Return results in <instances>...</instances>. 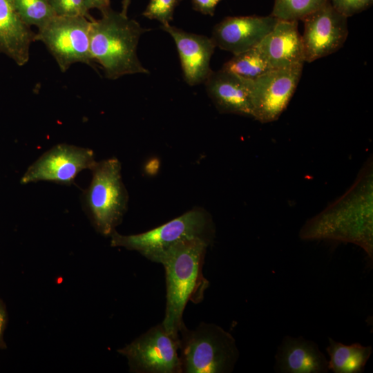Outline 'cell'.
Masks as SVG:
<instances>
[{"label":"cell","mask_w":373,"mask_h":373,"mask_svg":"<svg viewBox=\"0 0 373 373\" xmlns=\"http://www.w3.org/2000/svg\"><path fill=\"white\" fill-rule=\"evenodd\" d=\"M358 177L342 198L308 220L300 231L305 240H334L361 247L373 260L372 169Z\"/></svg>","instance_id":"obj_1"},{"label":"cell","mask_w":373,"mask_h":373,"mask_svg":"<svg viewBox=\"0 0 373 373\" xmlns=\"http://www.w3.org/2000/svg\"><path fill=\"white\" fill-rule=\"evenodd\" d=\"M303 21L302 41L307 62L336 52L347 38V18L336 10L329 0Z\"/></svg>","instance_id":"obj_11"},{"label":"cell","mask_w":373,"mask_h":373,"mask_svg":"<svg viewBox=\"0 0 373 373\" xmlns=\"http://www.w3.org/2000/svg\"><path fill=\"white\" fill-rule=\"evenodd\" d=\"M161 28L174 40L185 82L191 86L204 83L212 71L210 61L216 48L211 38L170 24Z\"/></svg>","instance_id":"obj_13"},{"label":"cell","mask_w":373,"mask_h":373,"mask_svg":"<svg viewBox=\"0 0 373 373\" xmlns=\"http://www.w3.org/2000/svg\"><path fill=\"white\" fill-rule=\"evenodd\" d=\"M21 19L29 27L40 28L57 16L48 0H15Z\"/></svg>","instance_id":"obj_21"},{"label":"cell","mask_w":373,"mask_h":373,"mask_svg":"<svg viewBox=\"0 0 373 373\" xmlns=\"http://www.w3.org/2000/svg\"><path fill=\"white\" fill-rule=\"evenodd\" d=\"M278 20L271 15L227 17L214 26L211 38L216 47L236 55L258 46Z\"/></svg>","instance_id":"obj_12"},{"label":"cell","mask_w":373,"mask_h":373,"mask_svg":"<svg viewBox=\"0 0 373 373\" xmlns=\"http://www.w3.org/2000/svg\"><path fill=\"white\" fill-rule=\"evenodd\" d=\"M178 341L181 373H229L239 358L233 336L214 323L190 329L183 323Z\"/></svg>","instance_id":"obj_4"},{"label":"cell","mask_w":373,"mask_h":373,"mask_svg":"<svg viewBox=\"0 0 373 373\" xmlns=\"http://www.w3.org/2000/svg\"><path fill=\"white\" fill-rule=\"evenodd\" d=\"M328 0H275L271 16L278 20H303Z\"/></svg>","instance_id":"obj_20"},{"label":"cell","mask_w":373,"mask_h":373,"mask_svg":"<svg viewBox=\"0 0 373 373\" xmlns=\"http://www.w3.org/2000/svg\"><path fill=\"white\" fill-rule=\"evenodd\" d=\"M8 322V314L6 306L0 299V349H6V345L3 340V334Z\"/></svg>","instance_id":"obj_26"},{"label":"cell","mask_w":373,"mask_h":373,"mask_svg":"<svg viewBox=\"0 0 373 373\" xmlns=\"http://www.w3.org/2000/svg\"><path fill=\"white\" fill-rule=\"evenodd\" d=\"M182 0H150L142 15L149 19L160 22L162 26H167L173 19V13L177 6Z\"/></svg>","instance_id":"obj_22"},{"label":"cell","mask_w":373,"mask_h":373,"mask_svg":"<svg viewBox=\"0 0 373 373\" xmlns=\"http://www.w3.org/2000/svg\"><path fill=\"white\" fill-rule=\"evenodd\" d=\"M275 371L282 373H325L328 360L312 341L285 336L276 354Z\"/></svg>","instance_id":"obj_16"},{"label":"cell","mask_w":373,"mask_h":373,"mask_svg":"<svg viewBox=\"0 0 373 373\" xmlns=\"http://www.w3.org/2000/svg\"><path fill=\"white\" fill-rule=\"evenodd\" d=\"M91 21L84 17L55 16L38 29L35 41L44 44L63 73L78 62L95 68L90 53Z\"/></svg>","instance_id":"obj_7"},{"label":"cell","mask_w":373,"mask_h":373,"mask_svg":"<svg viewBox=\"0 0 373 373\" xmlns=\"http://www.w3.org/2000/svg\"><path fill=\"white\" fill-rule=\"evenodd\" d=\"M146 31L135 20L111 8L91 21L90 56L106 78L115 80L126 75L149 73L137 55L139 39Z\"/></svg>","instance_id":"obj_3"},{"label":"cell","mask_w":373,"mask_h":373,"mask_svg":"<svg viewBox=\"0 0 373 373\" xmlns=\"http://www.w3.org/2000/svg\"><path fill=\"white\" fill-rule=\"evenodd\" d=\"M121 164L116 157L97 162L90 170L92 180L84 193V202L97 230L110 236L126 211L128 193L123 184Z\"/></svg>","instance_id":"obj_6"},{"label":"cell","mask_w":373,"mask_h":373,"mask_svg":"<svg viewBox=\"0 0 373 373\" xmlns=\"http://www.w3.org/2000/svg\"><path fill=\"white\" fill-rule=\"evenodd\" d=\"M251 80L221 68L212 70L204 84L209 97L220 113L252 117Z\"/></svg>","instance_id":"obj_14"},{"label":"cell","mask_w":373,"mask_h":373,"mask_svg":"<svg viewBox=\"0 0 373 373\" xmlns=\"http://www.w3.org/2000/svg\"><path fill=\"white\" fill-rule=\"evenodd\" d=\"M215 229L211 216L202 209H193L149 231L122 235L114 231L111 245L136 251L155 262L162 252L183 240L200 238L211 243Z\"/></svg>","instance_id":"obj_5"},{"label":"cell","mask_w":373,"mask_h":373,"mask_svg":"<svg viewBox=\"0 0 373 373\" xmlns=\"http://www.w3.org/2000/svg\"><path fill=\"white\" fill-rule=\"evenodd\" d=\"M117 352L136 373H181L178 337L157 324Z\"/></svg>","instance_id":"obj_8"},{"label":"cell","mask_w":373,"mask_h":373,"mask_svg":"<svg viewBox=\"0 0 373 373\" xmlns=\"http://www.w3.org/2000/svg\"><path fill=\"white\" fill-rule=\"evenodd\" d=\"M131 0H122L121 13L127 15V11L130 5Z\"/></svg>","instance_id":"obj_28"},{"label":"cell","mask_w":373,"mask_h":373,"mask_svg":"<svg viewBox=\"0 0 373 373\" xmlns=\"http://www.w3.org/2000/svg\"><path fill=\"white\" fill-rule=\"evenodd\" d=\"M326 350L329 356V370L335 373H360L363 372L372 348L361 343L345 345L329 338Z\"/></svg>","instance_id":"obj_18"},{"label":"cell","mask_w":373,"mask_h":373,"mask_svg":"<svg viewBox=\"0 0 373 373\" xmlns=\"http://www.w3.org/2000/svg\"><path fill=\"white\" fill-rule=\"evenodd\" d=\"M97 161L88 148L59 144L41 155L28 168L21 184L48 181L69 185L83 170H91Z\"/></svg>","instance_id":"obj_10"},{"label":"cell","mask_w":373,"mask_h":373,"mask_svg":"<svg viewBox=\"0 0 373 373\" xmlns=\"http://www.w3.org/2000/svg\"><path fill=\"white\" fill-rule=\"evenodd\" d=\"M87 8L90 9H97L101 12L111 8L110 0H84Z\"/></svg>","instance_id":"obj_27"},{"label":"cell","mask_w":373,"mask_h":373,"mask_svg":"<svg viewBox=\"0 0 373 373\" xmlns=\"http://www.w3.org/2000/svg\"><path fill=\"white\" fill-rule=\"evenodd\" d=\"M329 1L336 10L348 18L368 8L372 4L373 0H329Z\"/></svg>","instance_id":"obj_24"},{"label":"cell","mask_w":373,"mask_h":373,"mask_svg":"<svg viewBox=\"0 0 373 373\" xmlns=\"http://www.w3.org/2000/svg\"><path fill=\"white\" fill-rule=\"evenodd\" d=\"M210 243L200 238L178 242L162 252L154 262L162 265L166 279V307L162 322L167 332L178 337L187 303H201L209 286L203 267Z\"/></svg>","instance_id":"obj_2"},{"label":"cell","mask_w":373,"mask_h":373,"mask_svg":"<svg viewBox=\"0 0 373 373\" xmlns=\"http://www.w3.org/2000/svg\"><path fill=\"white\" fill-rule=\"evenodd\" d=\"M221 0H191L195 10L203 15L213 16L216 6Z\"/></svg>","instance_id":"obj_25"},{"label":"cell","mask_w":373,"mask_h":373,"mask_svg":"<svg viewBox=\"0 0 373 373\" xmlns=\"http://www.w3.org/2000/svg\"><path fill=\"white\" fill-rule=\"evenodd\" d=\"M36 33L18 15L15 0H0V52L12 59L18 66L26 65L30 58V48Z\"/></svg>","instance_id":"obj_17"},{"label":"cell","mask_w":373,"mask_h":373,"mask_svg":"<svg viewBox=\"0 0 373 373\" xmlns=\"http://www.w3.org/2000/svg\"><path fill=\"white\" fill-rule=\"evenodd\" d=\"M258 46L272 69L304 65L305 62L297 21L278 20Z\"/></svg>","instance_id":"obj_15"},{"label":"cell","mask_w":373,"mask_h":373,"mask_svg":"<svg viewBox=\"0 0 373 373\" xmlns=\"http://www.w3.org/2000/svg\"><path fill=\"white\" fill-rule=\"evenodd\" d=\"M303 64L273 69L251 80L250 96L255 119L276 121L287 108L301 77Z\"/></svg>","instance_id":"obj_9"},{"label":"cell","mask_w":373,"mask_h":373,"mask_svg":"<svg viewBox=\"0 0 373 373\" xmlns=\"http://www.w3.org/2000/svg\"><path fill=\"white\" fill-rule=\"evenodd\" d=\"M222 69L251 80L273 70L258 46L233 55Z\"/></svg>","instance_id":"obj_19"},{"label":"cell","mask_w":373,"mask_h":373,"mask_svg":"<svg viewBox=\"0 0 373 373\" xmlns=\"http://www.w3.org/2000/svg\"><path fill=\"white\" fill-rule=\"evenodd\" d=\"M57 16L84 17L93 21L84 0H48Z\"/></svg>","instance_id":"obj_23"}]
</instances>
